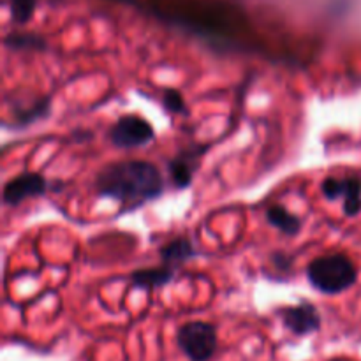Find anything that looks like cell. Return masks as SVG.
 Here are the masks:
<instances>
[{
	"mask_svg": "<svg viewBox=\"0 0 361 361\" xmlns=\"http://www.w3.org/2000/svg\"><path fill=\"white\" fill-rule=\"evenodd\" d=\"M164 182L155 166L143 161L109 164L97 175L101 196L113 197L127 204L145 203L161 196Z\"/></svg>",
	"mask_w": 361,
	"mask_h": 361,
	"instance_id": "1",
	"label": "cell"
},
{
	"mask_svg": "<svg viewBox=\"0 0 361 361\" xmlns=\"http://www.w3.org/2000/svg\"><path fill=\"white\" fill-rule=\"evenodd\" d=\"M358 270L344 254H330L314 259L307 268V279L324 295H338L355 286Z\"/></svg>",
	"mask_w": 361,
	"mask_h": 361,
	"instance_id": "2",
	"label": "cell"
},
{
	"mask_svg": "<svg viewBox=\"0 0 361 361\" xmlns=\"http://www.w3.org/2000/svg\"><path fill=\"white\" fill-rule=\"evenodd\" d=\"M176 342L190 361H208L217 351V330L204 321H190L180 328Z\"/></svg>",
	"mask_w": 361,
	"mask_h": 361,
	"instance_id": "3",
	"label": "cell"
},
{
	"mask_svg": "<svg viewBox=\"0 0 361 361\" xmlns=\"http://www.w3.org/2000/svg\"><path fill=\"white\" fill-rule=\"evenodd\" d=\"M154 136L155 133L150 123L140 116L133 115L120 118L109 133L111 143L118 148H126V150L145 147L154 140Z\"/></svg>",
	"mask_w": 361,
	"mask_h": 361,
	"instance_id": "4",
	"label": "cell"
},
{
	"mask_svg": "<svg viewBox=\"0 0 361 361\" xmlns=\"http://www.w3.org/2000/svg\"><path fill=\"white\" fill-rule=\"evenodd\" d=\"M323 194L326 200H344V212L355 217L361 212V182L356 178H328L323 183Z\"/></svg>",
	"mask_w": 361,
	"mask_h": 361,
	"instance_id": "5",
	"label": "cell"
},
{
	"mask_svg": "<svg viewBox=\"0 0 361 361\" xmlns=\"http://www.w3.org/2000/svg\"><path fill=\"white\" fill-rule=\"evenodd\" d=\"M282 324L291 334L303 337L310 335L321 328V316L312 303H302V305L286 307L281 310Z\"/></svg>",
	"mask_w": 361,
	"mask_h": 361,
	"instance_id": "6",
	"label": "cell"
},
{
	"mask_svg": "<svg viewBox=\"0 0 361 361\" xmlns=\"http://www.w3.org/2000/svg\"><path fill=\"white\" fill-rule=\"evenodd\" d=\"M46 190V180L37 173H25L16 176L4 187V203L16 207L27 197L41 196Z\"/></svg>",
	"mask_w": 361,
	"mask_h": 361,
	"instance_id": "7",
	"label": "cell"
},
{
	"mask_svg": "<svg viewBox=\"0 0 361 361\" xmlns=\"http://www.w3.org/2000/svg\"><path fill=\"white\" fill-rule=\"evenodd\" d=\"M173 279V268L161 267V268H150V270H140L133 275L134 286L143 289H155L161 286L168 284Z\"/></svg>",
	"mask_w": 361,
	"mask_h": 361,
	"instance_id": "8",
	"label": "cell"
},
{
	"mask_svg": "<svg viewBox=\"0 0 361 361\" xmlns=\"http://www.w3.org/2000/svg\"><path fill=\"white\" fill-rule=\"evenodd\" d=\"M194 256V247L189 240L178 238L162 249V261L166 267L176 268Z\"/></svg>",
	"mask_w": 361,
	"mask_h": 361,
	"instance_id": "9",
	"label": "cell"
},
{
	"mask_svg": "<svg viewBox=\"0 0 361 361\" xmlns=\"http://www.w3.org/2000/svg\"><path fill=\"white\" fill-rule=\"evenodd\" d=\"M267 219L271 226H275L277 229H281L284 235L295 236L296 233L300 231V219L282 207L270 208L267 214Z\"/></svg>",
	"mask_w": 361,
	"mask_h": 361,
	"instance_id": "10",
	"label": "cell"
},
{
	"mask_svg": "<svg viewBox=\"0 0 361 361\" xmlns=\"http://www.w3.org/2000/svg\"><path fill=\"white\" fill-rule=\"evenodd\" d=\"M169 169H171V178L176 187L189 185L190 178H192V168H190V164L187 162V159H183V155L175 159V161L171 162V166H169Z\"/></svg>",
	"mask_w": 361,
	"mask_h": 361,
	"instance_id": "11",
	"label": "cell"
},
{
	"mask_svg": "<svg viewBox=\"0 0 361 361\" xmlns=\"http://www.w3.org/2000/svg\"><path fill=\"white\" fill-rule=\"evenodd\" d=\"M6 44L13 49H41L44 48V41L32 34H14L7 35Z\"/></svg>",
	"mask_w": 361,
	"mask_h": 361,
	"instance_id": "12",
	"label": "cell"
},
{
	"mask_svg": "<svg viewBox=\"0 0 361 361\" xmlns=\"http://www.w3.org/2000/svg\"><path fill=\"white\" fill-rule=\"evenodd\" d=\"M164 106L166 109L173 113H182L183 108H185V102H183V97L176 90H168L164 95Z\"/></svg>",
	"mask_w": 361,
	"mask_h": 361,
	"instance_id": "13",
	"label": "cell"
}]
</instances>
